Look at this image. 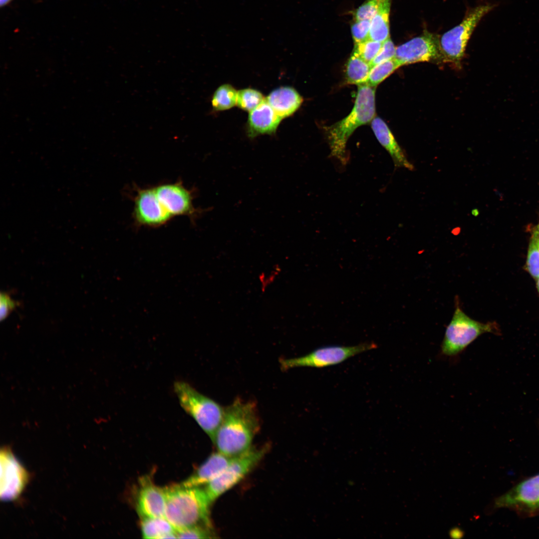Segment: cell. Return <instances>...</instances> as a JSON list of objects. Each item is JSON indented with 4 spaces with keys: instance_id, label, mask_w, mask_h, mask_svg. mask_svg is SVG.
Returning <instances> with one entry per match:
<instances>
[{
    "instance_id": "cell-1",
    "label": "cell",
    "mask_w": 539,
    "mask_h": 539,
    "mask_svg": "<svg viewBox=\"0 0 539 539\" xmlns=\"http://www.w3.org/2000/svg\"><path fill=\"white\" fill-rule=\"evenodd\" d=\"M259 429L256 403L238 397L224 408L223 419L212 442L218 451L230 457L236 456L252 447Z\"/></svg>"
},
{
    "instance_id": "cell-2",
    "label": "cell",
    "mask_w": 539,
    "mask_h": 539,
    "mask_svg": "<svg viewBox=\"0 0 539 539\" xmlns=\"http://www.w3.org/2000/svg\"><path fill=\"white\" fill-rule=\"evenodd\" d=\"M164 488L165 517L176 531L197 526L213 528L210 515L212 503L204 488L180 484Z\"/></svg>"
},
{
    "instance_id": "cell-3",
    "label": "cell",
    "mask_w": 539,
    "mask_h": 539,
    "mask_svg": "<svg viewBox=\"0 0 539 539\" xmlns=\"http://www.w3.org/2000/svg\"><path fill=\"white\" fill-rule=\"evenodd\" d=\"M375 87L367 83L358 85L356 99L350 113L326 128L331 155L341 163L347 162V142L355 129L372 121L375 117Z\"/></svg>"
},
{
    "instance_id": "cell-4",
    "label": "cell",
    "mask_w": 539,
    "mask_h": 539,
    "mask_svg": "<svg viewBox=\"0 0 539 539\" xmlns=\"http://www.w3.org/2000/svg\"><path fill=\"white\" fill-rule=\"evenodd\" d=\"M456 303V309L441 344V354L449 358L459 355L482 334L499 332L495 322L483 323L475 320L461 309L458 300Z\"/></svg>"
},
{
    "instance_id": "cell-5",
    "label": "cell",
    "mask_w": 539,
    "mask_h": 539,
    "mask_svg": "<svg viewBox=\"0 0 539 539\" xmlns=\"http://www.w3.org/2000/svg\"><path fill=\"white\" fill-rule=\"evenodd\" d=\"M174 390L182 408L213 441L223 419L224 407L185 381L175 382Z\"/></svg>"
},
{
    "instance_id": "cell-6",
    "label": "cell",
    "mask_w": 539,
    "mask_h": 539,
    "mask_svg": "<svg viewBox=\"0 0 539 539\" xmlns=\"http://www.w3.org/2000/svg\"><path fill=\"white\" fill-rule=\"evenodd\" d=\"M486 3L472 9L462 22L439 38L443 62L459 64L464 56L468 41L481 19L497 6Z\"/></svg>"
},
{
    "instance_id": "cell-7",
    "label": "cell",
    "mask_w": 539,
    "mask_h": 539,
    "mask_svg": "<svg viewBox=\"0 0 539 539\" xmlns=\"http://www.w3.org/2000/svg\"><path fill=\"white\" fill-rule=\"evenodd\" d=\"M268 447H252L246 452L234 456L223 471L205 485L204 489L212 504L241 481L262 459Z\"/></svg>"
},
{
    "instance_id": "cell-8",
    "label": "cell",
    "mask_w": 539,
    "mask_h": 539,
    "mask_svg": "<svg viewBox=\"0 0 539 539\" xmlns=\"http://www.w3.org/2000/svg\"><path fill=\"white\" fill-rule=\"evenodd\" d=\"M375 343L365 342L353 346L330 345L318 348L303 356L280 360L281 368H324L336 365L358 354L375 349Z\"/></svg>"
},
{
    "instance_id": "cell-9",
    "label": "cell",
    "mask_w": 539,
    "mask_h": 539,
    "mask_svg": "<svg viewBox=\"0 0 539 539\" xmlns=\"http://www.w3.org/2000/svg\"><path fill=\"white\" fill-rule=\"evenodd\" d=\"M494 509L509 508L528 514L539 512V474L518 483L497 498Z\"/></svg>"
},
{
    "instance_id": "cell-10",
    "label": "cell",
    "mask_w": 539,
    "mask_h": 539,
    "mask_svg": "<svg viewBox=\"0 0 539 539\" xmlns=\"http://www.w3.org/2000/svg\"><path fill=\"white\" fill-rule=\"evenodd\" d=\"M394 58L400 66L419 62L443 61L439 38L425 32L397 47Z\"/></svg>"
},
{
    "instance_id": "cell-11",
    "label": "cell",
    "mask_w": 539,
    "mask_h": 539,
    "mask_svg": "<svg viewBox=\"0 0 539 539\" xmlns=\"http://www.w3.org/2000/svg\"><path fill=\"white\" fill-rule=\"evenodd\" d=\"M154 189L161 203L172 217L186 216L194 220L208 210L195 208L193 192L180 182L160 184Z\"/></svg>"
},
{
    "instance_id": "cell-12",
    "label": "cell",
    "mask_w": 539,
    "mask_h": 539,
    "mask_svg": "<svg viewBox=\"0 0 539 539\" xmlns=\"http://www.w3.org/2000/svg\"><path fill=\"white\" fill-rule=\"evenodd\" d=\"M133 214L137 224L152 228L161 226L173 217L161 203L154 188L137 190Z\"/></svg>"
},
{
    "instance_id": "cell-13",
    "label": "cell",
    "mask_w": 539,
    "mask_h": 539,
    "mask_svg": "<svg viewBox=\"0 0 539 539\" xmlns=\"http://www.w3.org/2000/svg\"><path fill=\"white\" fill-rule=\"evenodd\" d=\"M0 498L11 501L17 498L27 483L28 474L7 448L1 450Z\"/></svg>"
},
{
    "instance_id": "cell-14",
    "label": "cell",
    "mask_w": 539,
    "mask_h": 539,
    "mask_svg": "<svg viewBox=\"0 0 539 539\" xmlns=\"http://www.w3.org/2000/svg\"><path fill=\"white\" fill-rule=\"evenodd\" d=\"M136 503V510L141 518L165 517V488L155 485L148 477L140 480Z\"/></svg>"
},
{
    "instance_id": "cell-15",
    "label": "cell",
    "mask_w": 539,
    "mask_h": 539,
    "mask_svg": "<svg viewBox=\"0 0 539 539\" xmlns=\"http://www.w3.org/2000/svg\"><path fill=\"white\" fill-rule=\"evenodd\" d=\"M282 119L265 100L250 111L248 119V136L253 139L263 134H274Z\"/></svg>"
},
{
    "instance_id": "cell-16",
    "label": "cell",
    "mask_w": 539,
    "mask_h": 539,
    "mask_svg": "<svg viewBox=\"0 0 539 539\" xmlns=\"http://www.w3.org/2000/svg\"><path fill=\"white\" fill-rule=\"evenodd\" d=\"M233 457L219 451L212 453L191 476L181 484L188 487L205 486L223 471Z\"/></svg>"
},
{
    "instance_id": "cell-17",
    "label": "cell",
    "mask_w": 539,
    "mask_h": 539,
    "mask_svg": "<svg viewBox=\"0 0 539 539\" xmlns=\"http://www.w3.org/2000/svg\"><path fill=\"white\" fill-rule=\"evenodd\" d=\"M370 123L375 137L390 154L395 167H404L411 171L414 170L413 165L407 159L386 123L377 116H375Z\"/></svg>"
},
{
    "instance_id": "cell-18",
    "label": "cell",
    "mask_w": 539,
    "mask_h": 539,
    "mask_svg": "<svg viewBox=\"0 0 539 539\" xmlns=\"http://www.w3.org/2000/svg\"><path fill=\"white\" fill-rule=\"evenodd\" d=\"M266 99L282 119L292 115L303 101L299 93L289 86H282L274 89Z\"/></svg>"
},
{
    "instance_id": "cell-19",
    "label": "cell",
    "mask_w": 539,
    "mask_h": 539,
    "mask_svg": "<svg viewBox=\"0 0 539 539\" xmlns=\"http://www.w3.org/2000/svg\"><path fill=\"white\" fill-rule=\"evenodd\" d=\"M391 0H380L378 11L371 20L369 39L382 43L390 37Z\"/></svg>"
},
{
    "instance_id": "cell-20",
    "label": "cell",
    "mask_w": 539,
    "mask_h": 539,
    "mask_svg": "<svg viewBox=\"0 0 539 539\" xmlns=\"http://www.w3.org/2000/svg\"><path fill=\"white\" fill-rule=\"evenodd\" d=\"M140 527L144 539L177 538L175 529L165 517L141 518Z\"/></svg>"
},
{
    "instance_id": "cell-21",
    "label": "cell",
    "mask_w": 539,
    "mask_h": 539,
    "mask_svg": "<svg viewBox=\"0 0 539 539\" xmlns=\"http://www.w3.org/2000/svg\"><path fill=\"white\" fill-rule=\"evenodd\" d=\"M371 68L368 63L353 51L346 65L345 76L347 82L358 85L366 83Z\"/></svg>"
},
{
    "instance_id": "cell-22",
    "label": "cell",
    "mask_w": 539,
    "mask_h": 539,
    "mask_svg": "<svg viewBox=\"0 0 539 539\" xmlns=\"http://www.w3.org/2000/svg\"><path fill=\"white\" fill-rule=\"evenodd\" d=\"M238 91L229 84L219 86L215 91L212 98V105L215 111L230 109L237 104Z\"/></svg>"
},
{
    "instance_id": "cell-23",
    "label": "cell",
    "mask_w": 539,
    "mask_h": 539,
    "mask_svg": "<svg viewBox=\"0 0 539 539\" xmlns=\"http://www.w3.org/2000/svg\"><path fill=\"white\" fill-rule=\"evenodd\" d=\"M400 67L394 58L377 64L371 68L366 83L376 87Z\"/></svg>"
},
{
    "instance_id": "cell-24",
    "label": "cell",
    "mask_w": 539,
    "mask_h": 539,
    "mask_svg": "<svg viewBox=\"0 0 539 539\" xmlns=\"http://www.w3.org/2000/svg\"><path fill=\"white\" fill-rule=\"evenodd\" d=\"M263 94L253 88H245L237 92V105L241 109L250 112L257 107L265 100Z\"/></svg>"
},
{
    "instance_id": "cell-25",
    "label": "cell",
    "mask_w": 539,
    "mask_h": 539,
    "mask_svg": "<svg viewBox=\"0 0 539 539\" xmlns=\"http://www.w3.org/2000/svg\"><path fill=\"white\" fill-rule=\"evenodd\" d=\"M526 269L535 280L539 278V234L536 230L532 235L529 246Z\"/></svg>"
},
{
    "instance_id": "cell-26",
    "label": "cell",
    "mask_w": 539,
    "mask_h": 539,
    "mask_svg": "<svg viewBox=\"0 0 539 539\" xmlns=\"http://www.w3.org/2000/svg\"><path fill=\"white\" fill-rule=\"evenodd\" d=\"M382 44V42L368 39L362 42L355 44L353 51L370 64L379 52Z\"/></svg>"
},
{
    "instance_id": "cell-27",
    "label": "cell",
    "mask_w": 539,
    "mask_h": 539,
    "mask_svg": "<svg viewBox=\"0 0 539 539\" xmlns=\"http://www.w3.org/2000/svg\"><path fill=\"white\" fill-rule=\"evenodd\" d=\"M177 538L180 539H212L215 538L213 529L197 526L176 531Z\"/></svg>"
},
{
    "instance_id": "cell-28",
    "label": "cell",
    "mask_w": 539,
    "mask_h": 539,
    "mask_svg": "<svg viewBox=\"0 0 539 539\" xmlns=\"http://www.w3.org/2000/svg\"><path fill=\"white\" fill-rule=\"evenodd\" d=\"M379 3L380 0H366L356 10L354 14L355 20H371L377 13Z\"/></svg>"
},
{
    "instance_id": "cell-29",
    "label": "cell",
    "mask_w": 539,
    "mask_h": 539,
    "mask_svg": "<svg viewBox=\"0 0 539 539\" xmlns=\"http://www.w3.org/2000/svg\"><path fill=\"white\" fill-rule=\"evenodd\" d=\"M370 20L355 21L351 26V33L355 44L369 39Z\"/></svg>"
},
{
    "instance_id": "cell-30",
    "label": "cell",
    "mask_w": 539,
    "mask_h": 539,
    "mask_svg": "<svg viewBox=\"0 0 539 539\" xmlns=\"http://www.w3.org/2000/svg\"><path fill=\"white\" fill-rule=\"evenodd\" d=\"M396 48L393 41L389 37L382 42V46L379 52L373 61L370 63L371 67L385 61L394 57Z\"/></svg>"
},
{
    "instance_id": "cell-31",
    "label": "cell",
    "mask_w": 539,
    "mask_h": 539,
    "mask_svg": "<svg viewBox=\"0 0 539 539\" xmlns=\"http://www.w3.org/2000/svg\"><path fill=\"white\" fill-rule=\"evenodd\" d=\"M19 303L12 299L6 292H1L0 295V320L5 319L18 305Z\"/></svg>"
},
{
    "instance_id": "cell-32",
    "label": "cell",
    "mask_w": 539,
    "mask_h": 539,
    "mask_svg": "<svg viewBox=\"0 0 539 539\" xmlns=\"http://www.w3.org/2000/svg\"><path fill=\"white\" fill-rule=\"evenodd\" d=\"M464 535V531L457 527L452 528L449 532V536L452 539H461Z\"/></svg>"
},
{
    "instance_id": "cell-33",
    "label": "cell",
    "mask_w": 539,
    "mask_h": 539,
    "mask_svg": "<svg viewBox=\"0 0 539 539\" xmlns=\"http://www.w3.org/2000/svg\"><path fill=\"white\" fill-rule=\"evenodd\" d=\"M12 0H0V5L1 7H4V6L7 5L10 2H11Z\"/></svg>"
},
{
    "instance_id": "cell-34",
    "label": "cell",
    "mask_w": 539,
    "mask_h": 539,
    "mask_svg": "<svg viewBox=\"0 0 539 539\" xmlns=\"http://www.w3.org/2000/svg\"><path fill=\"white\" fill-rule=\"evenodd\" d=\"M537 287L539 293V278L537 280Z\"/></svg>"
},
{
    "instance_id": "cell-35",
    "label": "cell",
    "mask_w": 539,
    "mask_h": 539,
    "mask_svg": "<svg viewBox=\"0 0 539 539\" xmlns=\"http://www.w3.org/2000/svg\"><path fill=\"white\" fill-rule=\"evenodd\" d=\"M536 231H537L538 232V233H539V225H538V227H537V228H536Z\"/></svg>"
}]
</instances>
